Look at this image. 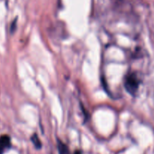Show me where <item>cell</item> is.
Instances as JSON below:
<instances>
[{
	"label": "cell",
	"mask_w": 154,
	"mask_h": 154,
	"mask_svg": "<svg viewBox=\"0 0 154 154\" xmlns=\"http://www.w3.org/2000/svg\"><path fill=\"white\" fill-rule=\"evenodd\" d=\"M140 81L138 78V75L135 72H130L127 74L125 77L124 80V87L126 91L129 94L135 95L138 87H139Z\"/></svg>",
	"instance_id": "6da1fadb"
},
{
	"label": "cell",
	"mask_w": 154,
	"mask_h": 154,
	"mask_svg": "<svg viewBox=\"0 0 154 154\" xmlns=\"http://www.w3.org/2000/svg\"><path fill=\"white\" fill-rule=\"evenodd\" d=\"M58 144H57V146H58V150H59V153L60 154H70V152H69V147H67L66 144L63 142L62 141L58 139L57 141Z\"/></svg>",
	"instance_id": "7a4b0ae2"
},
{
	"label": "cell",
	"mask_w": 154,
	"mask_h": 154,
	"mask_svg": "<svg viewBox=\"0 0 154 154\" xmlns=\"http://www.w3.org/2000/svg\"><path fill=\"white\" fill-rule=\"evenodd\" d=\"M31 141H32L33 144L37 149H40L42 147V142H41L40 139H39L38 136L36 133L33 134L32 136L31 137Z\"/></svg>",
	"instance_id": "3957f363"
},
{
	"label": "cell",
	"mask_w": 154,
	"mask_h": 154,
	"mask_svg": "<svg viewBox=\"0 0 154 154\" xmlns=\"http://www.w3.org/2000/svg\"><path fill=\"white\" fill-rule=\"evenodd\" d=\"M4 150H5V149L0 146V154H2L3 152H4Z\"/></svg>",
	"instance_id": "277c9868"
},
{
	"label": "cell",
	"mask_w": 154,
	"mask_h": 154,
	"mask_svg": "<svg viewBox=\"0 0 154 154\" xmlns=\"http://www.w3.org/2000/svg\"><path fill=\"white\" fill-rule=\"evenodd\" d=\"M75 154H81V151H76Z\"/></svg>",
	"instance_id": "5b68a950"
}]
</instances>
